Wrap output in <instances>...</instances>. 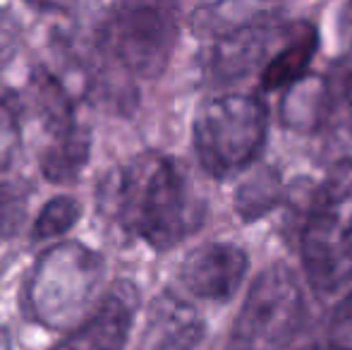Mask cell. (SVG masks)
Returning <instances> with one entry per match:
<instances>
[{"mask_svg": "<svg viewBox=\"0 0 352 350\" xmlns=\"http://www.w3.org/2000/svg\"><path fill=\"white\" fill-rule=\"evenodd\" d=\"M101 211L156 252L177 248L201 228L206 201L173 156L146 151L111 171L98 190Z\"/></svg>", "mask_w": 352, "mask_h": 350, "instance_id": "6da1fadb", "label": "cell"}, {"mask_svg": "<svg viewBox=\"0 0 352 350\" xmlns=\"http://www.w3.org/2000/svg\"><path fill=\"white\" fill-rule=\"evenodd\" d=\"M300 259L309 285L333 295L352 283V159L331 166L300 216Z\"/></svg>", "mask_w": 352, "mask_h": 350, "instance_id": "7a4b0ae2", "label": "cell"}, {"mask_svg": "<svg viewBox=\"0 0 352 350\" xmlns=\"http://www.w3.org/2000/svg\"><path fill=\"white\" fill-rule=\"evenodd\" d=\"M106 262L82 243L53 245L41 254L24 285V309L46 329H72L98 298Z\"/></svg>", "mask_w": 352, "mask_h": 350, "instance_id": "3957f363", "label": "cell"}, {"mask_svg": "<svg viewBox=\"0 0 352 350\" xmlns=\"http://www.w3.org/2000/svg\"><path fill=\"white\" fill-rule=\"evenodd\" d=\"M269 135V108L252 94L213 96L192 122V144L211 177H230L259 159Z\"/></svg>", "mask_w": 352, "mask_h": 350, "instance_id": "277c9868", "label": "cell"}, {"mask_svg": "<svg viewBox=\"0 0 352 350\" xmlns=\"http://www.w3.org/2000/svg\"><path fill=\"white\" fill-rule=\"evenodd\" d=\"M180 19L168 3H125L103 17L96 32L98 51L120 70L140 80H156L166 72L175 51Z\"/></svg>", "mask_w": 352, "mask_h": 350, "instance_id": "5b68a950", "label": "cell"}, {"mask_svg": "<svg viewBox=\"0 0 352 350\" xmlns=\"http://www.w3.org/2000/svg\"><path fill=\"white\" fill-rule=\"evenodd\" d=\"M302 322L305 295L300 281L285 264H274L247 290L226 350H283L295 341Z\"/></svg>", "mask_w": 352, "mask_h": 350, "instance_id": "8992f818", "label": "cell"}, {"mask_svg": "<svg viewBox=\"0 0 352 350\" xmlns=\"http://www.w3.org/2000/svg\"><path fill=\"white\" fill-rule=\"evenodd\" d=\"M278 12L259 10L245 22H232L213 32L209 46L201 53V72L213 87L242 82L256 70H264L274 43L285 32Z\"/></svg>", "mask_w": 352, "mask_h": 350, "instance_id": "52a82bcc", "label": "cell"}, {"mask_svg": "<svg viewBox=\"0 0 352 350\" xmlns=\"http://www.w3.org/2000/svg\"><path fill=\"white\" fill-rule=\"evenodd\" d=\"M137 309V285L132 281H118L106 290L98 307L51 350H125Z\"/></svg>", "mask_w": 352, "mask_h": 350, "instance_id": "ba28073f", "label": "cell"}, {"mask_svg": "<svg viewBox=\"0 0 352 350\" xmlns=\"http://www.w3.org/2000/svg\"><path fill=\"white\" fill-rule=\"evenodd\" d=\"M250 269V257L240 245L206 243L192 250L180 264L182 288L209 303H228L240 290Z\"/></svg>", "mask_w": 352, "mask_h": 350, "instance_id": "9c48e42d", "label": "cell"}, {"mask_svg": "<svg viewBox=\"0 0 352 350\" xmlns=\"http://www.w3.org/2000/svg\"><path fill=\"white\" fill-rule=\"evenodd\" d=\"M204 336L201 314L182 295L163 290L148 305L137 350H197Z\"/></svg>", "mask_w": 352, "mask_h": 350, "instance_id": "30bf717a", "label": "cell"}, {"mask_svg": "<svg viewBox=\"0 0 352 350\" xmlns=\"http://www.w3.org/2000/svg\"><path fill=\"white\" fill-rule=\"evenodd\" d=\"M309 125L314 132L352 146V56L331 63L311 98Z\"/></svg>", "mask_w": 352, "mask_h": 350, "instance_id": "8fae6325", "label": "cell"}, {"mask_svg": "<svg viewBox=\"0 0 352 350\" xmlns=\"http://www.w3.org/2000/svg\"><path fill=\"white\" fill-rule=\"evenodd\" d=\"M319 51V32L311 22L287 24L283 34V46L271 53L269 63L259 75L261 91H280L295 85L309 70L311 58Z\"/></svg>", "mask_w": 352, "mask_h": 350, "instance_id": "7c38bea8", "label": "cell"}, {"mask_svg": "<svg viewBox=\"0 0 352 350\" xmlns=\"http://www.w3.org/2000/svg\"><path fill=\"white\" fill-rule=\"evenodd\" d=\"M89 151H91V135L89 127L79 122L60 135H53L38 159L43 177L53 185H72L87 168Z\"/></svg>", "mask_w": 352, "mask_h": 350, "instance_id": "4fadbf2b", "label": "cell"}, {"mask_svg": "<svg viewBox=\"0 0 352 350\" xmlns=\"http://www.w3.org/2000/svg\"><path fill=\"white\" fill-rule=\"evenodd\" d=\"M283 201V177L274 166H261L240 182L235 192V211L242 221H259Z\"/></svg>", "mask_w": 352, "mask_h": 350, "instance_id": "5bb4252c", "label": "cell"}, {"mask_svg": "<svg viewBox=\"0 0 352 350\" xmlns=\"http://www.w3.org/2000/svg\"><path fill=\"white\" fill-rule=\"evenodd\" d=\"M82 216V206L74 197L60 195L48 199L41 206L36 221H34L32 228V238L34 240H51V238H60Z\"/></svg>", "mask_w": 352, "mask_h": 350, "instance_id": "9a60e30c", "label": "cell"}, {"mask_svg": "<svg viewBox=\"0 0 352 350\" xmlns=\"http://www.w3.org/2000/svg\"><path fill=\"white\" fill-rule=\"evenodd\" d=\"M32 187L24 180H3L0 182V243L19 233L27 221Z\"/></svg>", "mask_w": 352, "mask_h": 350, "instance_id": "2e32d148", "label": "cell"}, {"mask_svg": "<svg viewBox=\"0 0 352 350\" xmlns=\"http://www.w3.org/2000/svg\"><path fill=\"white\" fill-rule=\"evenodd\" d=\"M19 142H22V130H19L17 106L10 98L0 96V173L12 164Z\"/></svg>", "mask_w": 352, "mask_h": 350, "instance_id": "e0dca14e", "label": "cell"}, {"mask_svg": "<svg viewBox=\"0 0 352 350\" xmlns=\"http://www.w3.org/2000/svg\"><path fill=\"white\" fill-rule=\"evenodd\" d=\"M333 324L336 327H352V290L338 303L333 312Z\"/></svg>", "mask_w": 352, "mask_h": 350, "instance_id": "ac0fdd59", "label": "cell"}, {"mask_svg": "<svg viewBox=\"0 0 352 350\" xmlns=\"http://www.w3.org/2000/svg\"><path fill=\"white\" fill-rule=\"evenodd\" d=\"M10 46H12V34H10V24L3 19L0 14V61H5V56L10 53Z\"/></svg>", "mask_w": 352, "mask_h": 350, "instance_id": "d6986e66", "label": "cell"}, {"mask_svg": "<svg viewBox=\"0 0 352 350\" xmlns=\"http://www.w3.org/2000/svg\"><path fill=\"white\" fill-rule=\"evenodd\" d=\"M340 34L352 43V3H348L340 12Z\"/></svg>", "mask_w": 352, "mask_h": 350, "instance_id": "ffe728a7", "label": "cell"}, {"mask_svg": "<svg viewBox=\"0 0 352 350\" xmlns=\"http://www.w3.org/2000/svg\"><path fill=\"white\" fill-rule=\"evenodd\" d=\"M302 350H352L350 346H340V343H311V346Z\"/></svg>", "mask_w": 352, "mask_h": 350, "instance_id": "44dd1931", "label": "cell"}, {"mask_svg": "<svg viewBox=\"0 0 352 350\" xmlns=\"http://www.w3.org/2000/svg\"><path fill=\"white\" fill-rule=\"evenodd\" d=\"M0 350H12V336L3 324H0Z\"/></svg>", "mask_w": 352, "mask_h": 350, "instance_id": "7402d4cb", "label": "cell"}]
</instances>
